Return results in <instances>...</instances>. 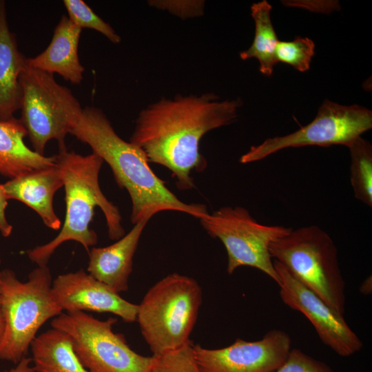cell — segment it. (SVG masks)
Masks as SVG:
<instances>
[{
  "label": "cell",
  "instance_id": "21",
  "mask_svg": "<svg viewBox=\"0 0 372 372\" xmlns=\"http://www.w3.org/2000/svg\"><path fill=\"white\" fill-rule=\"evenodd\" d=\"M347 147L351 156L350 181L354 196L372 207V145L359 136Z\"/></svg>",
  "mask_w": 372,
  "mask_h": 372
},
{
  "label": "cell",
  "instance_id": "30",
  "mask_svg": "<svg viewBox=\"0 0 372 372\" xmlns=\"http://www.w3.org/2000/svg\"><path fill=\"white\" fill-rule=\"evenodd\" d=\"M3 330H4V322H3V317L0 311V342H1L3 334Z\"/></svg>",
  "mask_w": 372,
  "mask_h": 372
},
{
  "label": "cell",
  "instance_id": "13",
  "mask_svg": "<svg viewBox=\"0 0 372 372\" xmlns=\"http://www.w3.org/2000/svg\"><path fill=\"white\" fill-rule=\"evenodd\" d=\"M52 291L58 305L66 313H111L126 322L136 320L138 304L125 300L82 269L57 276L52 281Z\"/></svg>",
  "mask_w": 372,
  "mask_h": 372
},
{
  "label": "cell",
  "instance_id": "26",
  "mask_svg": "<svg viewBox=\"0 0 372 372\" xmlns=\"http://www.w3.org/2000/svg\"><path fill=\"white\" fill-rule=\"evenodd\" d=\"M148 4L158 10H166L182 19L200 17L204 14L205 1L152 0Z\"/></svg>",
  "mask_w": 372,
  "mask_h": 372
},
{
  "label": "cell",
  "instance_id": "8",
  "mask_svg": "<svg viewBox=\"0 0 372 372\" xmlns=\"http://www.w3.org/2000/svg\"><path fill=\"white\" fill-rule=\"evenodd\" d=\"M117 319L101 320L83 311L61 313L51 326L68 333L83 366L90 372H151L154 357L133 351L113 331Z\"/></svg>",
  "mask_w": 372,
  "mask_h": 372
},
{
  "label": "cell",
  "instance_id": "28",
  "mask_svg": "<svg viewBox=\"0 0 372 372\" xmlns=\"http://www.w3.org/2000/svg\"><path fill=\"white\" fill-rule=\"evenodd\" d=\"M3 372H35L32 358L24 357L15 366Z\"/></svg>",
  "mask_w": 372,
  "mask_h": 372
},
{
  "label": "cell",
  "instance_id": "29",
  "mask_svg": "<svg viewBox=\"0 0 372 372\" xmlns=\"http://www.w3.org/2000/svg\"><path fill=\"white\" fill-rule=\"evenodd\" d=\"M360 291L362 293L369 295L372 291L371 276L366 278L360 287Z\"/></svg>",
  "mask_w": 372,
  "mask_h": 372
},
{
  "label": "cell",
  "instance_id": "1",
  "mask_svg": "<svg viewBox=\"0 0 372 372\" xmlns=\"http://www.w3.org/2000/svg\"><path fill=\"white\" fill-rule=\"evenodd\" d=\"M219 99L207 92L152 103L138 113L130 142L144 152L149 163L168 169L180 189H191L194 187L192 172H201L207 166L199 150L201 138L234 123L242 106L240 99Z\"/></svg>",
  "mask_w": 372,
  "mask_h": 372
},
{
  "label": "cell",
  "instance_id": "7",
  "mask_svg": "<svg viewBox=\"0 0 372 372\" xmlns=\"http://www.w3.org/2000/svg\"><path fill=\"white\" fill-rule=\"evenodd\" d=\"M22 91L21 123L33 150L43 155L47 143L57 141L65 149V136L72 122L82 111L76 98L68 87L58 83L54 74L25 65L20 76Z\"/></svg>",
  "mask_w": 372,
  "mask_h": 372
},
{
  "label": "cell",
  "instance_id": "9",
  "mask_svg": "<svg viewBox=\"0 0 372 372\" xmlns=\"http://www.w3.org/2000/svg\"><path fill=\"white\" fill-rule=\"evenodd\" d=\"M203 227L223 244L227 254V271L240 267L256 268L278 285L280 280L269 253L271 244L289 234L291 228L258 223L243 207H223L199 218Z\"/></svg>",
  "mask_w": 372,
  "mask_h": 372
},
{
  "label": "cell",
  "instance_id": "24",
  "mask_svg": "<svg viewBox=\"0 0 372 372\" xmlns=\"http://www.w3.org/2000/svg\"><path fill=\"white\" fill-rule=\"evenodd\" d=\"M193 345L190 341L176 350L154 355L151 372H201L194 358Z\"/></svg>",
  "mask_w": 372,
  "mask_h": 372
},
{
  "label": "cell",
  "instance_id": "10",
  "mask_svg": "<svg viewBox=\"0 0 372 372\" xmlns=\"http://www.w3.org/2000/svg\"><path fill=\"white\" fill-rule=\"evenodd\" d=\"M372 128V112L358 105H342L326 99L316 116L307 125L284 136L265 139L251 146L240 158V163L261 161L282 149L308 145L348 147L354 140Z\"/></svg>",
  "mask_w": 372,
  "mask_h": 372
},
{
  "label": "cell",
  "instance_id": "27",
  "mask_svg": "<svg viewBox=\"0 0 372 372\" xmlns=\"http://www.w3.org/2000/svg\"><path fill=\"white\" fill-rule=\"evenodd\" d=\"M8 200L2 184H0V233L4 237H8L12 231V226L8 223L6 216Z\"/></svg>",
  "mask_w": 372,
  "mask_h": 372
},
{
  "label": "cell",
  "instance_id": "25",
  "mask_svg": "<svg viewBox=\"0 0 372 372\" xmlns=\"http://www.w3.org/2000/svg\"><path fill=\"white\" fill-rule=\"evenodd\" d=\"M275 372H334L326 363L298 349H291L284 363Z\"/></svg>",
  "mask_w": 372,
  "mask_h": 372
},
{
  "label": "cell",
  "instance_id": "31",
  "mask_svg": "<svg viewBox=\"0 0 372 372\" xmlns=\"http://www.w3.org/2000/svg\"><path fill=\"white\" fill-rule=\"evenodd\" d=\"M0 278H1V271H0ZM0 292H1V282H0Z\"/></svg>",
  "mask_w": 372,
  "mask_h": 372
},
{
  "label": "cell",
  "instance_id": "22",
  "mask_svg": "<svg viewBox=\"0 0 372 372\" xmlns=\"http://www.w3.org/2000/svg\"><path fill=\"white\" fill-rule=\"evenodd\" d=\"M63 5L69 19L80 28H90L99 32L114 44L121 41L114 29L82 0H64Z\"/></svg>",
  "mask_w": 372,
  "mask_h": 372
},
{
  "label": "cell",
  "instance_id": "3",
  "mask_svg": "<svg viewBox=\"0 0 372 372\" xmlns=\"http://www.w3.org/2000/svg\"><path fill=\"white\" fill-rule=\"evenodd\" d=\"M55 159L64 183L65 221L54 239L28 251L29 259L37 266L47 265L55 250L67 241H76L89 252L90 247L98 241L96 233L89 226L96 207L105 216L110 239L117 240L125 235L118 208L105 197L99 185V176L103 161L94 153L82 156L67 149L59 150Z\"/></svg>",
  "mask_w": 372,
  "mask_h": 372
},
{
  "label": "cell",
  "instance_id": "16",
  "mask_svg": "<svg viewBox=\"0 0 372 372\" xmlns=\"http://www.w3.org/2000/svg\"><path fill=\"white\" fill-rule=\"evenodd\" d=\"M81 32L67 16H62L48 46L36 56L26 58L27 64L51 74L56 73L72 84H80L85 71L78 53Z\"/></svg>",
  "mask_w": 372,
  "mask_h": 372
},
{
  "label": "cell",
  "instance_id": "20",
  "mask_svg": "<svg viewBox=\"0 0 372 372\" xmlns=\"http://www.w3.org/2000/svg\"><path fill=\"white\" fill-rule=\"evenodd\" d=\"M271 5L266 0L254 3L251 6V17L255 23V34L250 47L240 53L242 60L256 59L259 63V71L271 76L278 61L276 50L279 41L271 19Z\"/></svg>",
  "mask_w": 372,
  "mask_h": 372
},
{
  "label": "cell",
  "instance_id": "2",
  "mask_svg": "<svg viewBox=\"0 0 372 372\" xmlns=\"http://www.w3.org/2000/svg\"><path fill=\"white\" fill-rule=\"evenodd\" d=\"M69 134L88 145L110 166L118 185L131 199V221H149L163 211H176L200 218L208 213L202 204L186 203L169 189L152 169L144 152L121 138L105 113L95 107L82 109Z\"/></svg>",
  "mask_w": 372,
  "mask_h": 372
},
{
  "label": "cell",
  "instance_id": "14",
  "mask_svg": "<svg viewBox=\"0 0 372 372\" xmlns=\"http://www.w3.org/2000/svg\"><path fill=\"white\" fill-rule=\"evenodd\" d=\"M63 184L61 170L55 163L10 179L2 187L8 200L24 203L38 214L48 227L59 230L61 221L54 211L53 198Z\"/></svg>",
  "mask_w": 372,
  "mask_h": 372
},
{
  "label": "cell",
  "instance_id": "4",
  "mask_svg": "<svg viewBox=\"0 0 372 372\" xmlns=\"http://www.w3.org/2000/svg\"><path fill=\"white\" fill-rule=\"evenodd\" d=\"M0 282V311L4 322L0 359L16 364L28 354L39 329L63 311L54 298L47 265L37 266L25 282L20 281L12 270L3 269Z\"/></svg>",
  "mask_w": 372,
  "mask_h": 372
},
{
  "label": "cell",
  "instance_id": "11",
  "mask_svg": "<svg viewBox=\"0 0 372 372\" xmlns=\"http://www.w3.org/2000/svg\"><path fill=\"white\" fill-rule=\"evenodd\" d=\"M273 262L279 276V293L283 303L302 313L321 341L340 356L349 357L360 351L363 342L343 315L300 283L280 262Z\"/></svg>",
  "mask_w": 372,
  "mask_h": 372
},
{
  "label": "cell",
  "instance_id": "32",
  "mask_svg": "<svg viewBox=\"0 0 372 372\" xmlns=\"http://www.w3.org/2000/svg\"><path fill=\"white\" fill-rule=\"evenodd\" d=\"M1 256H0V264H1Z\"/></svg>",
  "mask_w": 372,
  "mask_h": 372
},
{
  "label": "cell",
  "instance_id": "17",
  "mask_svg": "<svg viewBox=\"0 0 372 372\" xmlns=\"http://www.w3.org/2000/svg\"><path fill=\"white\" fill-rule=\"evenodd\" d=\"M25 61L10 29L6 3L0 1V120L13 118L21 107L20 76Z\"/></svg>",
  "mask_w": 372,
  "mask_h": 372
},
{
  "label": "cell",
  "instance_id": "18",
  "mask_svg": "<svg viewBox=\"0 0 372 372\" xmlns=\"http://www.w3.org/2000/svg\"><path fill=\"white\" fill-rule=\"evenodd\" d=\"M28 132L20 119L0 120V175L10 179L54 165L55 156H45L29 148Z\"/></svg>",
  "mask_w": 372,
  "mask_h": 372
},
{
  "label": "cell",
  "instance_id": "19",
  "mask_svg": "<svg viewBox=\"0 0 372 372\" xmlns=\"http://www.w3.org/2000/svg\"><path fill=\"white\" fill-rule=\"evenodd\" d=\"M35 372H90L79 360L70 336L52 328L36 336L30 347Z\"/></svg>",
  "mask_w": 372,
  "mask_h": 372
},
{
  "label": "cell",
  "instance_id": "12",
  "mask_svg": "<svg viewBox=\"0 0 372 372\" xmlns=\"http://www.w3.org/2000/svg\"><path fill=\"white\" fill-rule=\"evenodd\" d=\"M291 349L290 336L280 329L270 330L256 341L238 338L220 349L193 345L194 358L201 372H275Z\"/></svg>",
  "mask_w": 372,
  "mask_h": 372
},
{
  "label": "cell",
  "instance_id": "6",
  "mask_svg": "<svg viewBox=\"0 0 372 372\" xmlns=\"http://www.w3.org/2000/svg\"><path fill=\"white\" fill-rule=\"evenodd\" d=\"M269 253L296 280L344 315L345 282L337 247L324 230L317 225L292 229L271 244Z\"/></svg>",
  "mask_w": 372,
  "mask_h": 372
},
{
  "label": "cell",
  "instance_id": "23",
  "mask_svg": "<svg viewBox=\"0 0 372 372\" xmlns=\"http://www.w3.org/2000/svg\"><path fill=\"white\" fill-rule=\"evenodd\" d=\"M315 54V43L308 37H296L293 41H279L276 50L278 62L288 64L303 72L310 68Z\"/></svg>",
  "mask_w": 372,
  "mask_h": 372
},
{
  "label": "cell",
  "instance_id": "5",
  "mask_svg": "<svg viewBox=\"0 0 372 372\" xmlns=\"http://www.w3.org/2000/svg\"><path fill=\"white\" fill-rule=\"evenodd\" d=\"M201 303L198 282L177 273L166 276L147 291L138 304L136 321L153 355L190 342Z\"/></svg>",
  "mask_w": 372,
  "mask_h": 372
},
{
  "label": "cell",
  "instance_id": "15",
  "mask_svg": "<svg viewBox=\"0 0 372 372\" xmlns=\"http://www.w3.org/2000/svg\"><path fill=\"white\" fill-rule=\"evenodd\" d=\"M148 221L134 225L132 229L114 243L90 249L87 271L94 278L118 293L128 290L133 257Z\"/></svg>",
  "mask_w": 372,
  "mask_h": 372
}]
</instances>
